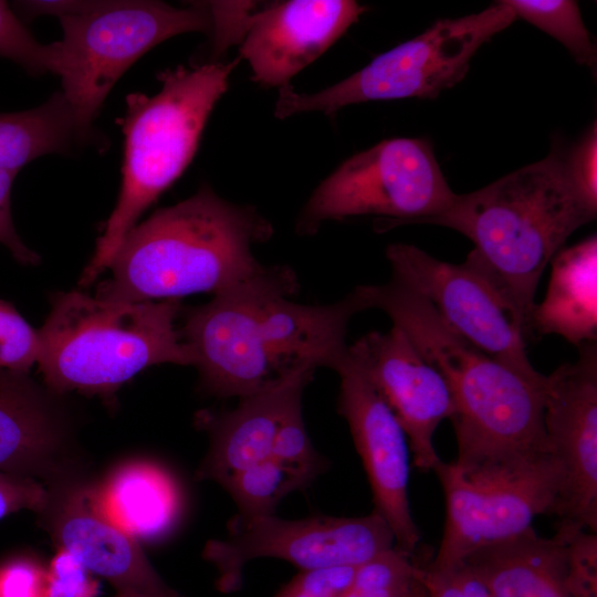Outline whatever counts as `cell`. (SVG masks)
<instances>
[{"instance_id": "obj_14", "label": "cell", "mask_w": 597, "mask_h": 597, "mask_svg": "<svg viewBox=\"0 0 597 597\" xmlns=\"http://www.w3.org/2000/svg\"><path fill=\"white\" fill-rule=\"evenodd\" d=\"M352 360L376 389L402 428L420 472L441 461L434 432L454 415L450 389L442 375L418 352L399 327L369 332L348 346Z\"/></svg>"}, {"instance_id": "obj_3", "label": "cell", "mask_w": 597, "mask_h": 597, "mask_svg": "<svg viewBox=\"0 0 597 597\" xmlns=\"http://www.w3.org/2000/svg\"><path fill=\"white\" fill-rule=\"evenodd\" d=\"M566 149L556 142L545 158L455 195L444 211L421 222L455 230L473 242L465 261L504 295L527 333L546 265L597 213L570 179Z\"/></svg>"}, {"instance_id": "obj_34", "label": "cell", "mask_w": 597, "mask_h": 597, "mask_svg": "<svg viewBox=\"0 0 597 597\" xmlns=\"http://www.w3.org/2000/svg\"><path fill=\"white\" fill-rule=\"evenodd\" d=\"M0 597H49L46 568L30 557L3 563L0 565Z\"/></svg>"}, {"instance_id": "obj_19", "label": "cell", "mask_w": 597, "mask_h": 597, "mask_svg": "<svg viewBox=\"0 0 597 597\" xmlns=\"http://www.w3.org/2000/svg\"><path fill=\"white\" fill-rule=\"evenodd\" d=\"M315 370L300 373L264 391L239 399L231 410L202 413L209 449L197 476L222 484L235 472L271 455L276 433L289 413L302 406Z\"/></svg>"}, {"instance_id": "obj_29", "label": "cell", "mask_w": 597, "mask_h": 597, "mask_svg": "<svg viewBox=\"0 0 597 597\" xmlns=\"http://www.w3.org/2000/svg\"><path fill=\"white\" fill-rule=\"evenodd\" d=\"M0 56L32 75L54 74L52 43H40L6 1H0Z\"/></svg>"}, {"instance_id": "obj_6", "label": "cell", "mask_w": 597, "mask_h": 597, "mask_svg": "<svg viewBox=\"0 0 597 597\" xmlns=\"http://www.w3.org/2000/svg\"><path fill=\"white\" fill-rule=\"evenodd\" d=\"M53 42L54 74L73 111L82 143L121 76L146 52L181 33L211 32L208 4L176 8L161 1H95L85 12L60 18Z\"/></svg>"}, {"instance_id": "obj_21", "label": "cell", "mask_w": 597, "mask_h": 597, "mask_svg": "<svg viewBox=\"0 0 597 597\" xmlns=\"http://www.w3.org/2000/svg\"><path fill=\"white\" fill-rule=\"evenodd\" d=\"M66 425L28 374L0 368V472L46 480L59 471Z\"/></svg>"}, {"instance_id": "obj_38", "label": "cell", "mask_w": 597, "mask_h": 597, "mask_svg": "<svg viewBox=\"0 0 597 597\" xmlns=\"http://www.w3.org/2000/svg\"><path fill=\"white\" fill-rule=\"evenodd\" d=\"M451 570L464 597H496L489 585L465 563Z\"/></svg>"}, {"instance_id": "obj_10", "label": "cell", "mask_w": 597, "mask_h": 597, "mask_svg": "<svg viewBox=\"0 0 597 597\" xmlns=\"http://www.w3.org/2000/svg\"><path fill=\"white\" fill-rule=\"evenodd\" d=\"M395 546L394 534L375 511L357 517L314 515L285 520L235 514L227 536L207 542L202 555L217 569L216 585L233 593L243 569L258 558H277L300 570L357 567Z\"/></svg>"}, {"instance_id": "obj_35", "label": "cell", "mask_w": 597, "mask_h": 597, "mask_svg": "<svg viewBox=\"0 0 597 597\" xmlns=\"http://www.w3.org/2000/svg\"><path fill=\"white\" fill-rule=\"evenodd\" d=\"M51 492L38 480L0 472V520L20 511L42 514Z\"/></svg>"}, {"instance_id": "obj_39", "label": "cell", "mask_w": 597, "mask_h": 597, "mask_svg": "<svg viewBox=\"0 0 597 597\" xmlns=\"http://www.w3.org/2000/svg\"><path fill=\"white\" fill-rule=\"evenodd\" d=\"M115 597H179L176 593L168 589L167 586L158 589H124L116 590Z\"/></svg>"}, {"instance_id": "obj_11", "label": "cell", "mask_w": 597, "mask_h": 597, "mask_svg": "<svg viewBox=\"0 0 597 597\" xmlns=\"http://www.w3.org/2000/svg\"><path fill=\"white\" fill-rule=\"evenodd\" d=\"M297 289L295 272L286 265H276L266 277L216 295L188 313L179 333L193 354V366L205 392L241 399L306 371H292L280 363L262 342L258 327L262 295L272 291L293 295Z\"/></svg>"}, {"instance_id": "obj_28", "label": "cell", "mask_w": 597, "mask_h": 597, "mask_svg": "<svg viewBox=\"0 0 597 597\" xmlns=\"http://www.w3.org/2000/svg\"><path fill=\"white\" fill-rule=\"evenodd\" d=\"M271 458L300 475L308 484L326 469V460L314 448L302 415V406L293 409L280 427Z\"/></svg>"}, {"instance_id": "obj_18", "label": "cell", "mask_w": 597, "mask_h": 597, "mask_svg": "<svg viewBox=\"0 0 597 597\" xmlns=\"http://www.w3.org/2000/svg\"><path fill=\"white\" fill-rule=\"evenodd\" d=\"M268 292L259 301L258 327L272 355L293 371L326 367L336 371L348 357L347 326L366 307L356 290L326 305L293 302Z\"/></svg>"}, {"instance_id": "obj_13", "label": "cell", "mask_w": 597, "mask_h": 597, "mask_svg": "<svg viewBox=\"0 0 597 597\" xmlns=\"http://www.w3.org/2000/svg\"><path fill=\"white\" fill-rule=\"evenodd\" d=\"M575 363L545 380L544 430L549 455L562 472L554 515L597 533V347L583 344Z\"/></svg>"}, {"instance_id": "obj_1", "label": "cell", "mask_w": 597, "mask_h": 597, "mask_svg": "<svg viewBox=\"0 0 597 597\" xmlns=\"http://www.w3.org/2000/svg\"><path fill=\"white\" fill-rule=\"evenodd\" d=\"M356 291L366 310L385 312L444 378L454 405L457 465L548 453L545 375H523L484 354L453 332L423 296L394 279Z\"/></svg>"}, {"instance_id": "obj_7", "label": "cell", "mask_w": 597, "mask_h": 597, "mask_svg": "<svg viewBox=\"0 0 597 597\" xmlns=\"http://www.w3.org/2000/svg\"><path fill=\"white\" fill-rule=\"evenodd\" d=\"M516 20L512 9L496 1L478 13L436 21L421 34L377 55L366 66L315 93L279 88L274 116L321 112L333 116L359 103L409 97L434 98L465 76L478 50Z\"/></svg>"}, {"instance_id": "obj_30", "label": "cell", "mask_w": 597, "mask_h": 597, "mask_svg": "<svg viewBox=\"0 0 597 597\" xmlns=\"http://www.w3.org/2000/svg\"><path fill=\"white\" fill-rule=\"evenodd\" d=\"M39 355V331L11 303L0 300V368L28 374Z\"/></svg>"}, {"instance_id": "obj_37", "label": "cell", "mask_w": 597, "mask_h": 597, "mask_svg": "<svg viewBox=\"0 0 597 597\" xmlns=\"http://www.w3.org/2000/svg\"><path fill=\"white\" fill-rule=\"evenodd\" d=\"M417 570L426 597H464L451 570H436L418 564Z\"/></svg>"}, {"instance_id": "obj_24", "label": "cell", "mask_w": 597, "mask_h": 597, "mask_svg": "<svg viewBox=\"0 0 597 597\" xmlns=\"http://www.w3.org/2000/svg\"><path fill=\"white\" fill-rule=\"evenodd\" d=\"M75 142L76 121L62 92L31 109L0 112V168L19 171L39 157L67 153Z\"/></svg>"}, {"instance_id": "obj_16", "label": "cell", "mask_w": 597, "mask_h": 597, "mask_svg": "<svg viewBox=\"0 0 597 597\" xmlns=\"http://www.w3.org/2000/svg\"><path fill=\"white\" fill-rule=\"evenodd\" d=\"M251 9L244 17L239 57L249 62L254 82L279 88L289 85L367 10L352 0L273 2L254 14Z\"/></svg>"}, {"instance_id": "obj_17", "label": "cell", "mask_w": 597, "mask_h": 597, "mask_svg": "<svg viewBox=\"0 0 597 597\" xmlns=\"http://www.w3.org/2000/svg\"><path fill=\"white\" fill-rule=\"evenodd\" d=\"M49 530L59 547L116 590L158 589L161 582L139 542L112 523L94 504L88 488L64 491L51 500ZM42 513V514H43Z\"/></svg>"}, {"instance_id": "obj_36", "label": "cell", "mask_w": 597, "mask_h": 597, "mask_svg": "<svg viewBox=\"0 0 597 597\" xmlns=\"http://www.w3.org/2000/svg\"><path fill=\"white\" fill-rule=\"evenodd\" d=\"M18 171L0 168V243L22 264L33 265L40 256L20 239L11 214V188Z\"/></svg>"}, {"instance_id": "obj_22", "label": "cell", "mask_w": 597, "mask_h": 597, "mask_svg": "<svg viewBox=\"0 0 597 597\" xmlns=\"http://www.w3.org/2000/svg\"><path fill=\"white\" fill-rule=\"evenodd\" d=\"M544 300L531 313L530 328L558 335L577 347L597 337V238L561 249L551 260Z\"/></svg>"}, {"instance_id": "obj_40", "label": "cell", "mask_w": 597, "mask_h": 597, "mask_svg": "<svg viewBox=\"0 0 597 597\" xmlns=\"http://www.w3.org/2000/svg\"><path fill=\"white\" fill-rule=\"evenodd\" d=\"M417 574H418V570H417ZM410 597H426V593L419 577H418V584Z\"/></svg>"}, {"instance_id": "obj_23", "label": "cell", "mask_w": 597, "mask_h": 597, "mask_svg": "<svg viewBox=\"0 0 597 597\" xmlns=\"http://www.w3.org/2000/svg\"><path fill=\"white\" fill-rule=\"evenodd\" d=\"M88 489L96 507L138 542L164 536L178 514L179 500L172 480L149 461L125 462Z\"/></svg>"}, {"instance_id": "obj_32", "label": "cell", "mask_w": 597, "mask_h": 597, "mask_svg": "<svg viewBox=\"0 0 597 597\" xmlns=\"http://www.w3.org/2000/svg\"><path fill=\"white\" fill-rule=\"evenodd\" d=\"M570 179L584 202L597 212V128L596 122L580 139L566 149Z\"/></svg>"}, {"instance_id": "obj_20", "label": "cell", "mask_w": 597, "mask_h": 597, "mask_svg": "<svg viewBox=\"0 0 597 597\" xmlns=\"http://www.w3.org/2000/svg\"><path fill=\"white\" fill-rule=\"evenodd\" d=\"M569 534L568 523H558L552 537H542L531 527L479 548L462 563L481 576L496 597H597L573 575Z\"/></svg>"}, {"instance_id": "obj_5", "label": "cell", "mask_w": 597, "mask_h": 597, "mask_svg": "<svg viewBox=\"0 0 597 597\" xmlns=\"http://www.w3.org/2000/svg\"><path fill=\"white\" fill-rule=\"evenodd\" d=\"M180 300L113 302L57 293L39 331L40 371L49 390L109 395L143 369L192 365L175 327Z\"/></svg>"}, {"instance_id": "obj_8", "label": "cell", "mask_w": 597, "mask_h": 597, "mask_svg": "<svg viewBox=\"0 0 597 597\" xmlns=\"http://www.w3.org/2000/svg\"><path fill=\"white\" fill-rule=\"evenodd\" d=\"M457 193L425 138L385 139L342 163L313 191L296 222L310 235L329 220L377 216L378 231L421 223L444 211Z\"/></svg>"}, {"instance_id": "obj_31", "label": "cell", "mask_w": 597, "mask_h": 597, "mask_svg": "<svg viewBox=\"0 0 597 597\" xmlns=\"http://www.w3.org/2000/svg\"><path fill=\"white\" fill-rule=\"evenodd\" d=\"M49 597H98L93 574L71 553L59 548L46 568Z\"/></svg>"}, {"instance_id": "obj_12", "label": "cell", "mask_w": 597, "mask_h": 597, "mask_svg": "<svg viewBox=\"0 0 597 597\" xmlns=\"http://www.w3.org/2000/svg\"><path fill=\"white\" fill-rule=\"evenodd\" d=\"M386 256L391 279L423 296L459 336L523 375H541L526 355L527 331L516 311L468 261H441L408 243L388 245Z\"/></svg>"}, {"instance_id": "obj_15", "label": "cell", "mask_w": 597, "mask_h": 597, "mask_svg": "<svg viewBox=\"0 0 597 597\" xmlns=\"http://www.w3.org/2000/svg\"><path fill=\"white\" fill-rule=\"evenodd\" d=\"M339 376L338 412L345 418L363 462L377 512L390 527L395 546L413 555L420 531L411 515L408 484L410 449L390 408L349 357Z\"/></svg>"}, {"instance_id": "obj_26", "label": "cell", "mask_w": 597, "mask_h": 597, "mask_svg": "<svg viewBox=\"0 0 597 597\" xmlns=\"http://www.w3.org/2000/svg\"><path fill=\"white\" fill-rule=\"evenodd\" d=\"M515 13L559 41L583 66L596 70V46L577 2L570 0H504Z\"/></svg>"}, {"instance_id": "obj_27", "label": "cell", "mask_w": 597, "mask_h": 597, "mask_svg": "<svg viewBox=\"0 0 597 597\" xmlns=\"http://www.w3.org/2000/svg\"><path fill=\"white\" fill-rule=\"evenodd\" d=\"M396 546L359 565L342 597H410L418 584L417 564Z\"/></svg>"}, {"instance_id": "obj_4", "label": "cell", "mask_w": 597, "mask_h": 597, "mask_svg": "<svg viewBox=\"0 0 597 597\" xmlns=\"http://www.w3.org/2000/svg\"><path fill=\"white\" fill-rule=\"evenodd\" d=\"M239 62L237 57L228 63L168 69L158 74L161 87L155 95L126 96L121 190L80 285L92 284L109 266L138 218L190 164L206 123Z\"/></svg>"}, {"instance_id": "obj_2", "label": "cell", "mask_w": 597, "mask_h": 597, "mask_svg": "<svg viewBox=\"0 0 597 597\" xmlns=\"http://www.w3.org/2000/svg\"><path fill=\"white\" fill-rule=\"evenodd\" d=\"M272 224L250 206L232 203L203 185L191 197L155 211L124 238L109 264L112 276L95 297L113 302L221 295L270 275L252 247Z\"/></svg>"}, {"instance_id": "obj_25", "label": "cell", "mask_w": 597, "mask_h": 597, "mask_svg": "<svg viewBox=\"0 0 597 597\" xmlns=\"http://www.w3.org/2000/svg\"><path fill=\"white\" fill-rule=\"evenodd\" d=\"M308 483L273 458L255 462L229 476L221 486L244 517L273 515L283 498Z\"/></svg>"}, {"instance_id": "obj_9", "label": "cell", "mask_w": 597, "mask_h": 597, "mask_svg": "<svg viewBox=\"0 0 597 597\" xmlns=\"http://www.w3.org/2000/svg\"><path fill=\"white\" fill-rule=\"evenodd\" d=\"M433 472L446 502L441 542L429 564L436 570L525 532L537 515L554 514L562 488L549 453L465 468L441 460Z\"/></svg>"}, {"instance_id": "obj_33", "label": "cell", "mask_w": 597, "mask_h": 597, "mask_svg": "<svg viewBox=\"0 0 597 597\" xmlns=\"http://www.w3.org/2000/svg\"><path fill=\"white\" fill-rule=\"evenodd\" d=\"M356 567L300 570L274 597H342L352 584Z\"/></svg>"}]
</instances>
